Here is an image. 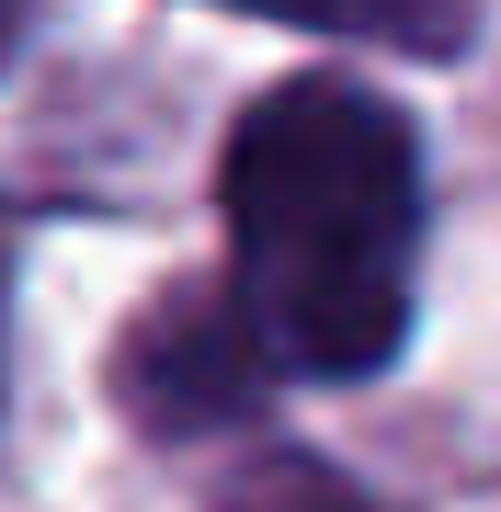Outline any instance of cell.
I'll return each mask as SVG.
<instances>
[{
  "label": "cell",
  "mask_w": 501,
  "mask_h": 512,
  "mask_svg": "<svg viewBox=\"0 0 501 512\" xmlns=\"http://www.w3.org/2000/svg\"><path fill=\"white\" fill-rule=\"evenodd\" d=\"M228 239L262 353L297 376H376L410 330L422 137L365 80H285L228 137Z\"/></svg>",
  "instance_id": "cell-1"
},
{
  "label": "cell",
  "mask_w": 501,
  "mask_h": 512,
  "mask_svg": "<svg viewBox=\"0 0 501 512\" xmlns=\"http://www.w3.org/2000/svg\"><path fill=\"white\" fill-rule=\"evenodd\" d=\"M262 376H274V353H262L240 296H160V308L126 330V353H114V387H126V410L149 421V433L251 421Z\"/></svg>",
  "instance_id": "cell-2"
},
{
  "label": "cell",
  "mask_w": 501,
  "mask_h": 512,
  "mask_svg": "<svg viewBox=\"0 0 501 512\" xmlns=\"http://www.w3.org/2000/svg\"><path fill=\"white\" fill-rule=\"evenodd\" d=\"M251 23H297V35H365V46H410V57H445L467 46L479 0H228Z\"/></svg>",
  "instance_id": "cell-3"
},
{
  "label": "cell",
  "mask_w": 501,
  "mask_h": 512,
  "mask_svg": "<svg viewBox=\"0 0 501 512\" xmlns=\"http://www.w3.org/2000/svg\"><path fill=\"white\" fill-rule=\"evenodd\" d=\"M23 23H35V0H0V57L23 46Z\"/></svg>",
  "instance_id": "cell-4"
},
{
  "label": "cell",
  "mask_w": 501,
  "mask_h": 512,
  "mask_svg": "<svg viewBox=\"0 0 501 512\" xmlns=\"http://www.w3.org/2000/svg\"><path fill=\"white\" fill-rule=\"evenodd\" d=\"M0 296H12V251H0Z\"/></svg>",
  "instance_id": "cell-5"
}]
</instances>
